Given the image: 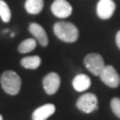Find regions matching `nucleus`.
Listing matches in <instances>:
<instances>
[{
  "instance_id": "obj_1",
  "label": "nucleus",
  "mask_w": 120,
  "mask_h": 120,
  "mask_svg": "<svg viewBox=\"0 0 120 120\" xmlns=\"http://www.w3.org/2000/svg\"><path fill=\"white\" fill-rule=\"evenodd\" d=\"M53 32L60 40L66 43L76 42L79 36L77 26L68 22H56L53 26Z\"/></svg>"
},
{
  "instance_id": "obj_2",
  "label": "nucleus",
  "mask_w": 120,
  "mask_h": 120,
  "mask_svg": "<svg viewBox=\"0 0 120 120\" xmlns=\"http://www.w3.org/2000/svg\"><path fill=\"white\" fill-rule=\"evenodd\" d=\"M0 83L4 92L10 95H16L21 90L22 79L17 73L13 70L4 71L1 76Z\"/></svg>"
},
{
  "instance_id": "obj_3",
  "label": "nucleus",
  "mask_w": 120,
  "mask_h": 120,
  "mask_svg": "<svg viewBox=\"0 0 120 120\" xmlns=\"http://www.w3.org/2000/svg\"><path fill=\"white\" fill-rule=\"evenodd\" d=\"M76 106L80 111L89 114L98 109V98L94 94L87 93L78 98Z\"/></svg>"
},
{
  "instance_id": "obj_4",
  "label": "nucleus",
  "mask_w": 120,
  "mask_h": 120,
  "mask_svg": "<svg viewBox=\"0 0 120 120\" xmlns=\"http://www.w3.org/2000/svg\"><path fill=\"white\" fill-rule=\"evenodd\" d=\"M84 63L86 68L94 76H100L102 69L105 68L103 58L99 53H89L85 57Z\"/></svg>"
},
{
  "instance_id": "obj_5",
  "label": "nucleus",
  "mask_w": 120,
  "mask_h": 120,
  "mask_svg": "<svg viewBox=\"0 0 120 120\" xmlns=\"http://www.w3.org/2000/svg\"><path fill=\"white\" fill-rule=\"evenodd\" d=\"M99 77L106 86L111 88H116L120 85L119 75L116 72V69L111 65L105 66Z\"/></svg>"
},
{
  "instance_id": "obj_6",
  "label": "nucleus",
  "mask_w": 120,
  "mask_h": 120,
  "mask_svg": "<svg viewBox=\"0 0 120 120\" xmlns=\"http://www.w3.org/2000/svg\"><path fill=\"white\" fill-rule=\"evenodd\" d=\"M116 4L113 0H100L97 4V15L101 20H108L114 14Z\"/></svg>"
},
{
  "instance_id": "obj_7",
  "label": "nucleus",
  "mask_w": 120,
  "mask_h": 120,
  "mask_svg": "<svg viewBox=\"0 0 120 120\" xmlns=\"http://www.w3.org/2000/svg\"><path fill=\"white\" fill-rule=\"evenodd\" d=\"M52 13L56 17L64 19L71 15L72 6L66 0H55L51 6Z\"/></svg>"
},
{
  "instance_id": "obj_8",
  "label": "nucleus",
  "mask_w": 120,
  "mask_h": 120,
  "mask_svg": "<svg viewBox=\"0 0 120 120\" xmlns=\"http://www.w3.org/2000/svg\"><path fill=\"white\" fill-rule=\"evenodd\" d=\"M60 85V76L55 72L47 74L43 79V86L47 94H54L59 90Z\"/></svg>"
},
{
  "instance_id": "obj_9",
  "label": "nucleus",
  "mask_w": 120,
  "mask_h": 120,
  "mask_svg": "<svg viewBox=\"0 0 120 120\" xmlns=\"http://www.w3.org/2000/svg\"><path fill=\"white\" fill-rule=\"evenodd\" d=\"M29 31L30 32V34L33 35V37L37 39V41L38 42L41 46H44V47L47 46V35L42 26H40L38 23H30L29 26Z\"/></svg>"
},
{
  "instance_id": "obj_10",
  "label": "nucleus",
  "mask_w": 120,
  "mask_h": 120,
  "mask_svg": "<svg viewBox=\"0 0 120 120\" xmlns=\"http://www.w3.org/2000/svg\"><path fill=\"white\" fill-rule=\"evenodd\" d=\"M56 110V108L53 104L47 103L41 107L35 109L32 114V120H46L51 116Z\"/></svg>"
},
{
  "instance_id": "obj_11",
  "label": "nucleus",
  "mask_w": 120,
  "mask_h": 120,
  "mask_svg": "<svg viewBox=\"0 0 120 120\" xmlns=\"http://www.w3.org/2000/svg\"><path fill=\"white\" fill-rule=\"evenodd\" d=\"M92 81L90 77L86 74H78L74 77L72 86L74 89L77 92H85L90 88Z\"/></svg>"
},
{
  "instance_id": "obj_12",
  "label": "nucleus",
  "mask_w": 120,
  "mask_h": 120,
  "mask_svg": "<svg viewBox=\"0 0 120 120\" xmlns=\"http://www.w3.org/2000/svg\"><path fill=\"white\" fill-rule=\"evenodd\" d=\"M44 7V0H26L25 9L30 14H38Z\"/></svg>"
},
{
  "instance_id": "obj_13",
  "label": "nucleus",
  "mask_w": 120,
  "mask_h": 120,
  "mask_svg": "<svg viewBox=\"0 0 120 120\" xmlns=\"http://www.w3.org/2000/svg\"><path fill=\"white\" fill-rule=\"evenodd\" d=\"M40 64H41V58L38 55L24 57L21 60V65L23 68L28 69H38L40 66Z\"/></svg>"
},
{
  "instance_id": "obj_14",
  "label": "nucleus",
  "mask_w": 120,
  "mask_h": 120,
  "mask_svg": "<svg viewBox=\"0 0 120 120\" xmlns=\"http://www.w3.org/2000/svg\"><path fill=\"white\" fill-rule=\"evenodd\" d=\"M37 46V41L33 38H28L23 40L18 46V51L21 53H27L33 51Z\"/></svg>"
},
{
  "instance_id": "obj_15",
  "label": "nucleus",
  "mask_w": 120,
  "mask_h": 120,
  "mask_svg": "<svg viewBox=\"0 0 120 120\" xmlns=\"http://www.w3.org/2000/svg\"><path fill=\"white\" fill-rule=\"evenodd\" d=\"M0 17L4 22H9L11 20V10L3 0H0Z\"/></svg>"
},
{
  "instance_id": "obj_16",
  "label": "nucleus",
  "mask_w": 120,
  "mask_h": 120,
  "mask_svg": "<svg viewBox=\"0 0 120 120\" xmlns=\"http://www.w3.org/2000/svg\"><path fill=\"white\" fill-rule=\"evenodd\" d=\"M110 108L113 113L120 118V98L115 97L110 101Z\"/></svg>"
},
{
  "instance_id": "obj_17",
  "label": "nucleus",
  "mask_w": 120,
  "mask_h": 120,
  "mask_svg": "<svg viewBox=\"0 0 120 120\" xmlns=\"http://www.w3.org/2000/svg\"><path fill=\"white\" fill-rule=\"evenodd\" d=\"M116 45H117V47L120 49V30L116 33Z\"/></svg>"
},
{
  "instance_id": "obj_18",
  "label": "nucleus",
  "mask_w": 120,
  "mask_h": 120,
  "mask_svg": "<svg viewBox=\"0 0 120 120\" xmlns=\"http://www.w3.org/2000/svg\"><path fill=\"white\" fill-rule=\"evenodd\" d=\"M0 120H3V116L0 115Z\"/></svg>"
}]
</instances>
